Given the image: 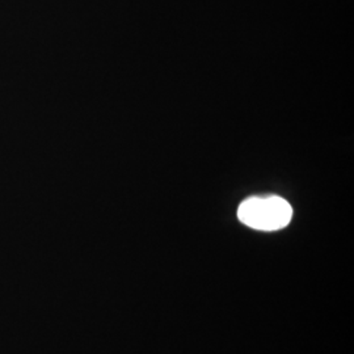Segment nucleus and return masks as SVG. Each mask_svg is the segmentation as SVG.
Wrapping results in <instances>:
<instances>
[{"label": "nucleus", "instance_id": "obj_1", "mask_svg": "<svg viewBox=\"0 0 354 354\" xmlns=\"http://www.w3.org/2000/svg\"><path fill=\"white\" fill-rule=\"evenodd\" d=\"M290 203L279 196L251 197L243 201L238 209V218L243 225L259 231H277L290 223Z\"/></svg>", "mask_w": 354, "mask_h": 354}]
</instances>
